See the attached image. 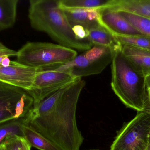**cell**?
<instances>
[{
  "mask_svg": "<svg viewBox=\"0 0 150 150\" xmlns=\"http://www.w3.org/2000/svg\"><path fill=\"white\" fill-rule=\"evenodd\" d=\"M85 85L79 78L46 98L28 113V125L62 150H79L84 138L77 127L76 112Z\"/></svg>",
  "mask_w": 150,
  "mask_h": 150,
  "instance_id": "cell-1",
  "label": "cell"
},
{
  "mask_svg": "<svg viewBox=\"0 0 150 150\" xmlns=\"http://www.w3.org/2000/svg\"><path fill=\"white\" fill-rule=\"evenodd\" d=\"M28 18L33 29L47 33L61 45L79 51L93 46L88 39L76 38L59 0H30Z\"/></svg>",
  "mask_w": 150,
  "mask_h": 150,
  "instance_id": "cell-2",
  "label": "cell"
},
{
  "mask_svg": "<svg viewBox=\"0 0 150 150\" xmlns=\"http://www.w3.org/2000/svg\"><path fill=\"white\" fill-rule=\"evenodd\" d=\"M111 87L125 105L137 112L148 106L145 77L134 69L121 52H115L111 63Z\"/></svg>",
  "mask_w": 150,
  "mask_h": 150,
  "instance_id": "cell-3",
  "label": "cell"
},
{
  "mask_svg": "<svg viewBox=\"0 0 150 150\" xmlns=\"http://www.w3.org/2000/svg\"><path fill=\"white\" fill-rule=\"evenodd\" d=\"M17 53L18 62L40 71L58 68L77 56L74 49L45 42H26Z\"/></svg>",
  "mask_w": 150,
  "mask_h": 150,
  "instance_id": "cell-4",
  "label": "cell"
},
{
  "mask_svg": "<svg viewBox=\"0 0 150 150\" xmlns=\"http://www.w3.org/2000/svg\"><path fill=\"white\" fill-rule=\"evenodd\" d=\"M116 51L110 48L93 45L56 69L69 72L77 78L100 74L112 63Z\"/></svg>",
  "mask_w": 150,
  "mask_h": 150,
  "instance_id": "cell-5",
  "label": "cell"
},
{
  "mask_svg": "<svg viewBox=\"0 0 150 150\" xmlns=\"http://www.w3.org/2000/svg\"><path fill=\"white\" fill-rule=\"evenodd\" d=\"M150 134V112H139L118 133L110 150H146Z\"/></svg>",
  "mask_w": 150,
  "mask_h": 150,
  "instance_id": "cell-6",
  "label": "cell"
},
{
  "mask_svg": "<svg viewBox=\"0 0 150 150\" xmlns=\"http://www.w3.org/2000/svg\"><path fill=\"white\" fill-rule=\"evenodd\" d=\"M33 106L28 91L0 82V123L25 117Z\"/></svg>",
  "mask_w": 150,
  "mask_h": 150,
  "instance_id": "cell-7",
  "label": "cell"
},
{
  "mask_svg": "<svg viewBox=\"0 0 150 150\" xmlns=\"http://www.w3.org/2000/svg\"><path fill=\"white\" fill-rule=\"evenodd\" d=\"M78 78L69 72L56 69L39 71L28 91L34 100L33 107L51 94L74 82Z\"/></svg>",
  "mask_w": 150,
  "mask_h": 150,
  "instance_id": "cell-8",
  "label": "cell"
},
{
  "mask_svg": "<svg viewBox=\"0 0 150 150\" xmlns=\"http://www.w3.org/2000/svg\"><path fill=\"white\" fill-rule=\"evenodd\" d=\"M39 71L17 61L11 60L8 65H0V82L28 91Z\"/></svg>",
  "mask_w": 150,
  "mask_h": 150,
  "instance_id": "cell-9",
  "label": "cell"
},
{
  "mask_svg": "<svg viewBox=\"0 0 150 150\" xmlns=\"http://www.w3.org/2000/svg\"><path fill=\"white\" fill-rule=\"evenodd\" d=\"M99 22L112 35L131 36L142 34L118 11L108 9L100 10Z\"/></svg>",
  "mask_w": 150,
  "mask_h": 150,
  "instance_id": "cell-10",
  "label": "cell"
},
{
  "mask_svg": "<svg viewBox=\"0 0 150 150\" xmlns=\"http://www.w3.org/2000/svg\"><path fill=\"white\" fill-rule=\"evenodd\" d=\"M121 52L131 66L146 78L150 74V50L121 45Z\"/></svg>",
  "mask_w": 150,
  "mask_h": 150,
  "instance_id": "cell-11",
  "label": "cell"
},
{
  "mask_svg": "<svg viewBox=\"0 0 150 150\" xmlns=\"http://www.w3.org/2000/svg\"><path fill=\"white\" fill-rule=\"evenodd\" d=\"M105 9L150 19V0H109L108 7Z\"/></svg>",
  "mask_w": 150,
  "mask_h": 150,
  "instance_id": "cell-12",
  "label": "cell"
},
{
  "mask_svg": "<svg viewBox=\"0 0 150 150\" xmlns=\"http://www.w3.org/2000/svg\"><path fill=\"white\" fill-rule=\"evenodd\" d=\"M62 9L72 27L80 26L86 30H89L100 25L99 22L100 10Z\"/></svg>",
  "mask_w": 150,
  "mask_h": 150,
  "instance_id": "cell-13",
  "label": "cell"
},
{
  "mask_svg": "<svg viewBox=\"0 0 150 150\" xmlns=\"http://www.w3.org/2000/svg\"><path fill=\"white\" fill-rule=\"evenodd\" d=\"M87 39L93 46L110 48L115 51L121 48L112 35L101 25L87 30Z\"/></svg>",
  "mask_w": 150,
  "mask_h": 150,
  "instance_id": "cell-14",
  "label": "cell"
},
{
  "mask_svg": "<svg viewBox=\"0 0 150 150\" xmlns=\"http://www.w3.org/2000/svg\"><path fill=\"white\" fill-rule=\"evenodd\" d=\"M23 133L24 138L31 147L40 150H62L29 125L23 127Z\"/></svg>",
  "mask_w": 150,
  "mask_h": 150,
  "instance_id": "cell-15",
  "label": "cell"
},
{
  "mask_svg": "<svg viewBox=\"0 0 150 150\" xmlns=\"http://www.w3.org/2000/svg\"><path fill=\"white\" fill-rule=\"evenodd\" d=\"M18 2V0H0V31L14 26Z\"/></svg>",
  "mask_w": 150,
  "mask_h": 150,
  "instance_id": "cell-16",
  "label": "cell"
},
{
  "mask_svg": "<svg viewBox=\"0 0 150 150\" xmlns=\"http://www.w3.org/2000/svg\"><path fill=\"white\" fill-rule=\"evenodd\" d=\"M28 114L23 118L0 123V145L10 137L16 136L23 137V128L24 125H28Z\"/></svg>",
  "mask_w": 150,
  "mask_h": 150,
  "instance_id": "cell-17",
  "label": "cell"
},
{
  "mask_svg": "<svg viewBox=\"0 0 150 150\" xmlns=\"http://www.w3.org/2000/svg\"><path fill=\"white\" fill-rule=\"evenodd\" d=\"M109 0H59V5L66 9L101 10L107 8Z\"/></svg>",
  "mask_w": 150,
  "mask_h": 150,
  "instance_id": "cell-18",
  "label": "cell"
},
{
  "mask_svg": "<svg viewBox=\"0 0 150 150\" xmlns=\"http://www.w3.org/2000/svg\"><path fill=\"white\" fill-rule=\"evenodd\" d=\"M115 40L121 45H127L150 50V37L141 35L122 36L112 35Z\"/></svg>",
  "mask_w": 150,
  "mask_h": 150,
  "instance_id": "cell-19",
  "label": "cell"
},
{
  "mask_svg": "<svg viewBox=\"0 0 150 150\" xmlns=\"http://www.w3.org/2000/svg\"><path fill=\"white\" fill-rule=\"evenodd\" d=\"M119 12L139 32L143 35L150 37V19L128 12Z\"/></svg>",
  "mask_w": 150,
  "mask_h": 150,
  "instance_id": "cell-20",
  "label": "cell"
},
{
  "mask_svg": "<svg viewBox=\"0 0 150 150\" xmlns=\"http://www.w3.org/2000/svg\"><path fill=\"white\" fill-rule=\"evenodd\" d=\"M7 150H31V147L24 137L16 136L8 138L4 143Z\"/></svg>",
  "mask_w": 150,
  "mask_h": 150,
  "instance_id": "cell-21",
  "label": "cell"
},
{
  "mask_svg": "<svg viewBox=\"0 0 150 150\" xmlns=\"http://www.w3.org/2000/svg\"><path fill=\"white\" fill-rule=\"evenodd\" d=\"M17 54V51L8 48L0 41V65L6 58L16 57Z\"/></svg>",
  "mask_w": 150,
  "mask_h": 150,
  "instance_id": "cell-22",
  "label": "cell"
},
{
  "mask_svg": "<svg viewBox=\"0 0 150 150\" xmlns=\"http://www.w3.org/2000/svg\"><path fill=\"white\" fill-rule=\"evenodd\" d=\"M73 31L76 38L79 40L88 39L87 30L80 26H75L73 27Z\"/></svg>",
  "mask_w": 150,
  "mask_h": 150,
  "instance_id": "cell-23",
  "label": "cell"
},
{
  "mask_svg": "<svg viewBox=\"0 0 150 150\" xmlns=\"http://www.w3.org/2000/svg\"><path fill=\"white\" fill-rule=\"evenodd\" d=\"M147 95H148V106L144 111L150 112V86H147Z\"/></svg>",
  "mask_w": 150,
  "mask_h": 150,
  "instance_id": "cell-24",
  "label": "cell"
},
{
  "mask_svg": "<svg viewBox=\"0 0 150 150\" xmlns=\"http://www.w3.org/2000/svg\"><path fill=\"white\" fill-rule=\"evenodd\" d=\"M146 85L147 86H150V74L148 76L146 77Z\"/></svg>",
  "mask_w": 150,
  "mask_h": 150,
  "instance_id": "cell-25",
  "label": "cell"
},
{
  "mask_svg": "<svg viewBox=\"0 0 150 150\" xmlns=\"http://www.w3.org/2000/svg\"><path fill=\"white\" fill-rule=\"evenodd\" d=\"M0 150H7L5 145L4 144L0 145Z\"/></svg>",
  "mask_w": 150,
  "mask_h": 150,
  "instance_id": "cell-26",
  "label": "cell"
},
{
  "mask_svg": "<svg viewBox=\"0 0 150 150\" xmlns=\"http://www.w3.org/2000/svg\"><path fill=\"white\" fill-rule=\"evenodd\" d=\"M150 150V134L149 138V144H148V147H147V150Z\"/></svg>",
  "mask_w": 150,
  "mask_h": 150,
  "instance_id": "cell-27",
  "label": "cell"
},
{
  "mask_svg": "<svg viewBox=\"0 0 150 150\" xmlns=\"http://www.w3.org/2000/svg\"></svg>",
  "mask_w": 150,
  "mask_h": 150,
  "instance_id": "cell-28",
  "label": "cell"
}]
</instances>
